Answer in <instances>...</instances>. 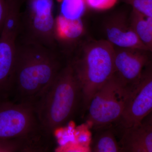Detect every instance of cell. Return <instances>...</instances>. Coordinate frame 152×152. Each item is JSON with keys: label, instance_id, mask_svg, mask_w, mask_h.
Listing matches in <instances>:
<instances>
[{"label": "cell", "instance_id": "9c48e42d", "mask_svg": "<svg viewBox=\"0 0 152 152\" xmlns=\"http://www.w3.org/2000/svg\"><path fill=\"white\" fill-rule=\"evenodd\" d=\"M105 28L107 40L114 47L148 51L133 29L129 18L125 15L117 14L109 18Z\"/></svg>", "mask_w": 152, "mask_h": 152}, {"label": "cell", "instance_id": "5b68a950", "mask_svg": "<svg viewBox=\"0 0 152 152\" xmlns=\"http://www.w3.org/2000/svg\"><path fill=\"white\" fill-rule=\"evenodd\" d=\"M56 4V0H24L18 37L49 48H60Z\"/></svg>", "mask_w": 152, "mask_h": 152}, {"label": "cell", "instance_id": "52a82bcc", "mask_svg": "<svg viewBox=\"0 0 152 152\" xmlns=\"http://www.w3.org/2000/svg\"><path fill=\"white\" fill-rule=\"evenodd\" d=\"M152 111V59L131 90L124 113L115 124L119 128L130 127L141 123Z\"/></svg>", "mask_w": 152, "mask_h": 152}, {"label": "cell", "instance_id": "e0dca14e", "mask_svg": "<svg viewBox=\"0 0 152 152\" xmlns=\"http://www.w3.org/2000/svg\"><path fill=\"white\" fill-rule=\"evenodd\" d=\"M9 0H0V34L5 20L7 7Z\"/></svg>", "mask_w": 152, "mask_h": 152}, {"label": "cell", "instance_id": "ac0fdd59", "mask_svg": "<svg viewBox=\"0 0 152 152\" xmlns=\"http://www.w3.org/2000/svg\"><path fill=\"white\" fill-rule=\"evenodd\" d=\"M141 123L152 126V111L144 118Z\"/></svg>", "mask_w": 152, "mask_h": 152}, {"label": "cell", "instance_id": "277c9868", "mask_svg": "<svg viewBox=\"0 0 152 152\" xmlns=\"http://www.w3.org/2000/svg\"><path fill=\"white\" fill-rule=\"evenodd\" d=\"M53 137L42 127L32 104L0 102V140L23 139L42 152L50 150Z\"/></svg>", "mask_w": 152, "mask_h": 152}, {"label": "cell", "instance_id": "8992f818", "mask_svg": "<svg viewBox=\"0 0 152 152\" xmlns=\"http://www.w3.org/2000/svg\"><path fill=\"white\" fill-rule=\"evenodd\" d=\"M130 93L113 75L92 98L86 111L87 121L94 129L118 122L124 111Z\"/></svg>", "mask_w": 152, "mask_h": 152}, {"label": "cell", "instance_id": "2e32d148", "mask_svg": "<svg viewBox=\"0 0 152 152\" xmlns=\"http://www.w3.org/2000/svg\"><path fill=\"white\" fill-rule=\"evenodd\" d=\"M87 7L93 10L104 11L112 8L118 0H85Z\"/></svg>", "mask_w": 152, "mask_h": 152}, {"label": "cell", "instance_id": "4fadbf2b", "mask_svg": "<svg viewBox=\"0 0 152 152\" xmlns=\"http://www.w3.org/2000/svg\"><path fill=\"white\" fill-rule=\"evenodd\" d=\"M129 19L131 25L140 40L152 55V35L146 19L132 10Z\"/></svg>", "mask_w": 152, "mask_h": 152}, {"label": "cell", "instance_id": "8fae6325", "mask_svg": "<svg viewBox=\"0 0 152 152\" xmlns=\"http://www.w3.org/2000/svg\"><path fill=\"white\" fill-rule=\"evenodd\" d=\"M56 25L75 23L83 21L86 11L85 0H56Z\"/></svg>", "mask_w": 152, "mask_h": 152}, {"label": "cell", "instance_id": "5bb4252c", "mask_svg": "<svg viewBox=\"0 0 152 152\" xmlns=\"http://www.w3.org/2000/svg\"><path fill=\"white\" fill-rule=\"evenodd\" d=\"M0 152H36L28 142L20 139L0 140Z\"/></svg>", "mask_w": 152, "mask_h": 152}, {"label": "cell", "instance_id": "3957f363", "mask_svg": "<svg viewBox=\"0 0 152 152\" xmlns=\"http://www.w3.org/2000/svg\"><path fill=\"white\" fill-rule=\"evenodd\" d=\"M69 53L68 61L81 87L82 110L86 112L94 95L114 73V46L107 40L88 41Z\"/></svg>", "mask_w": 152, "mask_h": 152}, {"label": "cell", "instance_id": "7a4b0ae2", "mask_svg": "<svg viewBox=\"0 0 152 152\" xmlns=\"http://www.w3.org/2000/svg\"><path fill=\"white\" fill-rule=\"evenodd\" d=\"M33 106L42 127L51 136L82 110L81 87L69 63Z\"/></svg>", "mask_w": 152, "mask_h": 152}, {"label": "cell", "instance_id": "6da1fadb", "mask_svg": "<svg viewBox=\"0 0 152 152\" xmlns=\"http://www.w3.org/2000/svg\"><path fill=\"white\" fill-rule=\"evenodd\" d=\"M68 62L61 49L49 48L18 37L13 102L34 105Z\"/></svg>", "mask_w": 152, "mask_h": 152}, {"label": "cell", "instance_id": "ba28073f", "mask_svg": "<svg viewBox=\"0 0 152 152\" xmlns=\"http://www.w3.org/2000/svg\"><path fill=\"white\" fill-rule=\"evenodd\" d=\"M152 59V54L148 51L114 47V75L130 92Z\"/></svg>", "mask_w": 152, "mask_h": 152}, {"label": "cell", "instance_id": "9a60e30c", "mask_svg": "<svg viewBox=\"0 0 152 152\" xmlns=\"http://www.w3.org/2000/svg\"><path fill=\"white\" fill-rule=\"evenodd\" d=\"M145 18H152V0H123Z\"/></svg>", "mask_w": 152, "mask_h": 152}, {"label": "cell", "instance_id": "d6986e66", "mask_svg": "<svg viewBox=\"0 0 152 152\" xmlns=\"http://www.w3.org/2000/svg\"><path fill=\"white\" fill-rule=\"evenodd\" d=\"M152 35V18H146Z\"/></svg>", "mask_w": 152, "mask_h": 152}, {"label": "cell", "instance_id": "30bf717a", "mask_svg": "<svg viewBox=\"0 0 152 152\" xmlns=\"http://www.w3.org/2000/svg\"><path fill=\"white\" fill-rule=\"evenodd\" d=\"M121 152H152V126L141 123L125 128L116 127Z\"/></svg>", "mask_w": 152, "mask_h": 152}, {"label": "cell", "instance_id": "7c38bea8", "mask_svg": "<svg viewBox=\"0 0 152 152\" xmlns=\"http://www.w3.org/2000/svg\"><path fill=\"white\" fill-rule=\"evenodd\" d=\"M90 145L92 152H121L115 124L94 129Z\"/></svg>", "mask_w": 152, "mask_h": 152}]
</instances>
